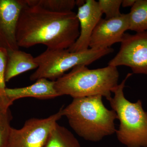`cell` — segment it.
Returning a JSON list of instances; mask_svg holds the SVG:
<instances>
[{
    "mask_svg": "<svg viewBox=\"0 0 147 147\" xmlns=\"http://www.w3.org/2000/svg\"><path fill=\"white\" fill-rule=\"evenodd\" d=\"M79 34V22L74 11L54 12L26 3L16 30L18 46L25 48L42 44L50 50L68 49Z\"/></svg>",
    "mask_w": 147,
    "mask_h": 147,
    "instance_id": "1",
    "label": "cell"
},
{
    "mask_svg": "<svg viewBox=\"0 0 147 147\" xmlns=\"http://www.w3.org/2000/svg\"><path fill=\"white\" fill-rule=\"evenodd\" d=\"M102 98L100 95L74 98L69 105L61 109L74 131L87 141L99 142L117 131V114L105 107Z\"/></svg>",
    "mask_w": 147,
    "mask_h": 147,
    "instance_id": "2",
    "label": "cell"
},
{
    "mask_svg": "<svg viewBox=\"0 0 147 147\" xmlns=\"http://www.w3.org/2000/svg\"><path fill=\"white\" fill-rule=\"evenodd\" d=\"M119 77L117 68L113 66L90 69L86 65H77L55 81V89L59 96L67 95L74 98L100 95L109 100Z\"/></svg>",
    "mask_w": 147,
    "mask_h": 147,
    "instance_id": "3",
    "label": "cell"
},
{
    "mask_svg": "<svg viewBox=\"0 0 147 147\" xmlns=\"http://www.w3.org/2000/svg\"><path fill=\"white\" fill-rule=\"evenodd\" d=\"M128 73L120 84L112 90L114 94L108 101L120 122L116 134L119 142L127 147H147V112L141 100L130 102L125 97L123 90Z\"/></svg>",
    "mask_w": 147,
    "mask_h": 147,
    "instance_id": "4",
    "label": "cell"
},
{
    "mask_svg": "<svg viewBox=\"0 0 147 147\" xmlns=\"http://www.w3.org/2000/svg\"><path fill=\"white\" fill-rule=\"evenodd\" d=\"M112 47L101 50L88 49L83 52L72 53L67 49L50 50L35 57L38 65L30 77L32 81L44 78L55 81L63 76L66 71L79 65H88L102 57L111 54Z\"/></svg>",
    "mask_w": 147,
    "mask_h": 147,
    "instance_id": "5",
    "label": "cell"
},
{
    "mask_svg": "<svg viewBox=\"0 0 147 147\" xmlns=\"http://www.w3.org/2000/svg\"><path fill=\"white\" fill-rule=\"evenodd\" d=\"M118 53L108 65L125 66L135 74L147 75V31L134 34L125 33Z\"/></svg>",
    "mask_w": 147,
    "mask_h": 147,
    "instance_id": "6",
    "label": "cell"
},
{
    "mask_svg": "<svg viewBox=\"0 0 147 147\" xmlns=\"http://www.w3.org/2000/svg\"><path fill=\"white\" fill-rule=\"evenodd\" d=\"M62 117L60 110L46 118L29 119L19 129L11 127L7 147H43L50 131Z\"/></svg>",
    "mask_w": 147,
    "mask_h": 147,
    "instance_id": "7",
    "label": "cell"
},
{
    "mask_svg": "<svg viewBox=\"0 0 147 147\" xmlns=\"http://www.w3.org/2000/svg\"><path fill=\"white\" fill-rule=\"evenodd\" d=\"M129 29L128 13L113 19L101 18L95 27L89 44V48L101 50L110 48L121 42L125 32Z\"/></svg>",
    "mask_w": 147,
    "mask_h": 147,
    "instance_id": "8",
    "label": "cell"
},
{
    "mask_svg": "<svg viewBox=\"0 0 147 147\" xmlns=\"http://www.w3.org/2000/svg\"><path fill=\"white\" fill-rule=\"evenodd\" d=\"M24 0H0V47L7 50H19L16 30Z\"/></svg>",
    "mask_w": 147,
    "mask_h": 147,
    "instance_id": "9",
    "label": "cell"
},
{
    "mask_svg": "<svg viewBox=\"0 0 147 147\" xmlns=\"http://www.w3.org/2000/svg\"><path fill=\"white\" fill-rule=\"evenodd\" d=\"M76 14L79 22L80 34L75 43L67 49L72 53L89 49L92 34L102 15L98 1L94 0L86 1L83 5L78 7Z\"/></svg>",
    "mask_w": 147,
    "mask_h": 147,
    "instance_id": "10",
    "label": "cell"
},
{
    "mask_svg": "<svg viewBox=\"0 0 147 147\" xmlns=\"http://www.w3.org/2000/svg\"><path fill=\"white\" fill-rule=\"evenodd\" d=\"M55 81L42 78L28 86L15 88H6L5 94L11 102L20 98L33 97L38 99H49L58 97L55 87Z\"/></svg>",
    "mask_w": 147,
    "mask_h": 147,
    "instance_id": "11",
    "label": "cell"
},
{
    "mask_svg": "<svg viewBox=\"0 0 147 147\" xmlns=\"http://www.w3.org/2000/svg\"><path fill=\"white\" fill-rule=\"evenodd\" d=\"M5 80V82L26 71L37 68V64L31 54L19 50H7Z\"/></svg>",
    "mask_w": 147,
    "mask_h": 147,
    "instance_id": "12",
    "label": "cell"
},
{
    "mask_svg": "<svg viewBox=\"0 0 147 147\" xmlns=\"http://www.w3.org/2000/svg\"><path fill=\"white\" fill-rule=\"evenodd\" d=\"M43 147H81L74 135L64 126L56 124Z\"/></svg>",
    "mask_w": 147,
    "mask_h": 147,
    "instance_id": "13",
    "label": "cell"
},
{
    "mask_svg": "<svg viewBox=\"0 0 147 147\" xmlns=\"http://www.w3.org/2000/svg\"><path fill=\"white\" fill-rule=\"evenodd\" d=\"M128 14L129 30L136 33L147 31V0H136Z\"/></svg>",
    "mask_w": 147,
    "mask_h": 147,
    "instance_id": "14",
    "label": "cell"
},
{
    "mask_svg": "<svg viewBox=\"0 0 147 147\" xmlns=\"http://www.w3.org/2000/svg\"><path fill=\"white\" fill-rule=\"evenodd\" d=\"M11 104L5 99L0 98V147H7L12 119L9 107Z\"/></svg>",
    "mask_w": 147,
    "mask_h": 147,
    "instance_id": "15",
    "label": "cell"
},
{
    "mask_svg": "<svg viewBox=\"0 0 147 147\" xmlns=\"http://www.w3.org/2000/svg\"><path fill=\"white\" fill-rule=\"evenodd\" d=\"M29 6H37L51 11L57 12H68L76 6L74 0H24Z\"/></svg>",
    "mask_w": 147,
    "mask_h": 147,
    "instance_id": "16",
    "label": "cell"
},
{
    "mask_svg": "<svg viewBox=\"0 0 147 147\" xmlns=\"http://www.w3.org/2000/svg\"><path fill=\"white\" fill-rule=\"evenodd\" d=\"M98 3L102 14H105V19L117 18L121 15L120 8L122 0H99Z\"/></svg>",
    "mask_w": 147,
    "mask_h": 147,
    "instance_id": "17",
    "label": "cell"
},
{
    "mask_svg": "<svg viewBox=\"0 0 147 147\" xmlns=\"http://www.w3.org/2000/svg\"><path fill=\"white\" fill-rule=\"evenodd\" d=\"M7 50L0 47V96H5V90L6 87L5 80V74L7 61Z\"/></svg>",
    "mask_w": 147,
    "mask_h": 147,
    "instance_id": "18",
    "label": "cell"
},
{
    "mask_svg": "<svg viewBox=\"0 0 147 147\" xmlns=\"http://www.w3.org/2000/svg\"><path fill=\"white\" fill-rule=\"evenodd\" d=\"M136 1V0H123L122 1L121 6L123 7H132Z\"/></svg>",
    "mask_w": 147,
    "mask_h": 147,
    "instance_id": "19",
    "label": "cell"
},
{
    "mask_svg": "<svg viewBox=\"0 0 147 147\" xmlns=\"http://www.w3.org/2000/svg\"></svg>",
    "mask_w": 147,
    "mask_h": 147,
    "instance_id": "20",
    "label": "cell"
}]
</instances>
